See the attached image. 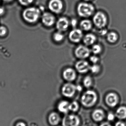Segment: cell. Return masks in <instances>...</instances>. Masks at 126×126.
<instances>
[{"label": "cell", "instance_id": "cell-1", "mask_svg": "<svg viewBox=\"0 0 126 126\" xmlns=\"http://www.w3.org/2000/svg\"><path fill=\"white\" fill-rule=\"evenodd\" d=\"M40 15V10L35 7L27 8L24 11L23 16L24 19L29 23H33L37 21Z\"/></svg>", "mask_w": 126, "mask_h": 126}, {"label": "cell", "instance_id": "cell-2", "mask_svg": "<svg viewBox=\"0 0 126 126\" xmlns=\"http://www.w3.org/2000/svg\"><path fill=\"white\" fill-rule=\"evenodd\" d=\"M97 99V95L95 92L92 90H88L82 95L81 101L84 106L90 107L95 104Z\"/></svg>", "mask_w": 126, "mask_h": 126}, {"label": "cell", "instance_id": "cell-3", "mask_svg": "<svg viewBox=\"0 0 126 126\" xmlns=\"http://www.w3.org/2000/svg\"><path fill=\"white\" fill-rule=\"evenodd\" d=\"M94 10L93 5L88 3L81 2L79 4L77 12L79 16L83 17H88L92 16Z\"/></svg>", "mask_w": 126, "mask_h": 126}, {"label": "cell", "instance_id": "cell-4", "mask_svg": "<svg viewBox=\"0 0 126 126\" xmlns=\"http://www.w3.org/2000/svg\"><path fill=\"white\" fill-rule=\"evenodd\" d=\"M91 51L87 47L84 45H79L76 48L74 51L75 56L79 60H84L90 55Z\"/></svg>", "mask_w": 126, "mask_h": 126}, {"label": "cell", "instance_id": "cell-5", "mask_svg": "<svg viewBox=\"0 0 126 126\" xmlns=\"http://www.w3.org/2000/svg\"><path fill=\"white\" fill-rule=\"evenodd\" d=\"M76 91V86L71 82L64 84L61 89V92L63 95L68 98L73 97Z\"/></svg>", "mask_w": 126, "mask_h": 126}, {"label": "cell", "instance_id": "cell-6", "mask_svg": "<svg viewBox=\"0 0 126 126\" xmlns=\"http://www.w3.org/2000/svg\"><path fill=\"white\" fill-rule=\"evenodd\" d=\"M93 20L95 26L99 29L104 27L107 23L106 17L101 12H97L94 16Z\"/></svg>", "mask_w": 126, "mask_h": 126}, {"label": "cell", "instance_id": "cell-7", "mask_svg": "<svg viewBox=\"0 0 126 126\" xmlns=\"http://www.w3.org/2000/svg\"><path fill=\"white\" fill-rule=\"evenodd\" d=\"M80 120L77 115L74 114L67 115L63 118V126H79Z\"/></svg>", "mask_w": 126, "mask_h": 126}, {"label": "cell", "instance_id": "cell-8", "mask_svg": "<svg viewBox=\"0 0 126 126\" xmlns=\"http://www.w3.org/2000/svg\"><path fill=\"white\" fill-rule=\"evenodd\" d=\"M82 30L80 29H74L70 31L68 35L69 40L74 43H79L83 38Z\"/></svg>", "mask_w": 126, "mask_h": 126}, {"label": "cell", "instance_id": "cell-9", "mask_svg": "<svg viewBox=\"0 0 126 126\" xmlns=\"http://www.w3.org/2000/svg\"><path fill=\"white\" fill-rule=\"evenodd\" d=\"M90 67L89 63L84 60H80L75 64L76 70L80 74H84L90 71Z\"/></svg>", "mask_w": 126, "mask_h": 126}, {"label": "cell", "instance_id": "cell-10", "mask_svg": "<svg viewBox=\"0 0 126 126\" xmlns=\"http://www.w3.org/2000/svg\"><path fill=\"white\" fill-rule=\"evenodd\" d=\"M48 7L51 12L58 14L63 10V2L61 0H50L48 3Z\"/></svg>", "mask_w": 126, "mask_h": 126}, {"label": "cell", "instance_id": "cell-11", "mask_svg": "<svg viewBox=\"0 0 126 126\" xmlns=\"http://www.w3.org/2000/svg\"><path fill=\"white\" fill-rule=\"evenodd\" d=\"M76 76L75 70L71 67L66 68L63 72V78L68 82H71L75 81L76 79Z\"/></svg>", "mask_w": 126, "mask_h": 126}, {"label": "cell", "instance_id": "cell-12", "mask_svg": "<svg viewBox=\"0 0 126 126\" xmlns=\"http://www.w3.org/2000/svg\"><path fill=\"white\" fill-rule=\"evenodd\" d=\"M41 21L44 26L50 27L54 24L55 17L54 15L49 13H44L41 17Z\"/></svg>", "mask_w": 126, "mask_h": 126}, {"label": "cell", "instance_id": "cell-13", "mask_svg": "<svg viewBox=\"0 0 126 126\" xmlns=\"http://www.w3.org/2000/svg\"><path fill=\"white\" fill-rule=\"evenodd\" d=\"M69 22L68 19L65 17L60 18L56 23V27L59 32H65L68 29Z\"/></svg>", "mask_w": 126, "mask_h": 126}, {"label": "cell", "instance_id": "cell-14", "mask_svg": "<svg viewBox=\"0 0 126 126\" xmlns=\"http://www.w3.org/2000/svg\"><path fill=\"white\" fill-rule=\"evenodd\" d=\"M118 101L117 96L115 93H109L106 98L107 104L111 107L115 106L117 105Z\"/></svg>", "mask_w": 126, "mask_h": 126}, {"label": "cell", "instance_id": "cell-15", "mask_svg": "<svg viewBox=\"0 0 126 126\" xmlns=\"http://www.w3.org/2000/svg\"><path fill=\"white\" fill-rule=\"evenodd\" d=\"M96 40L97 38L95 35L92 33H88L85 35L83 37V43L85 46H89L93 45Z\"/></svg>", "mask_w": 126, "mask_h": 126}, {"label": "cell", "instance_id": "cell-16", "mask_svg": "<svg viewBox=\"0 0 126 126\" xmlns=\"http://www.w3.org/2000/svg\"><path fill=\"white\" fill-rule=\"evenodd\" d=\"M60 117L57 113L55 112H52L48 117V121L52 126H55L58 124L60 121Z\"/></svg>", "mask_w": 126, "mask_h": 126}, {"label": "cell", "instance_id": "cell-17", "mask_svg": "<svg viewBox=\"0 0 126 126\" xmlns=\"http://www.w3.org/2000/svg\"><path fill=\"white\" fill-rule=\"evenodd\" d=\"M92 118L95 121L98 122L102 121L104 117V114L103 111L101 110L97 109L93 112Z\"/></svg>", "mask_w": 126, "mask_h": 126}, {"label": "cell", "instance_id": "cell-18", "mask_svg": "<svg viewBox=\"0 0 126 126\" xmlns=\"http://www.w3.org/2000/svg\"><path fill=\"white\" fill-rule=\"evenodd\" d=\"M80 27L81 30L87 32L91 29L92 27V24L90 20L85 19L81 21L80 23Z\"/></svg>", "mask_w": 126, "mask_h": 126}, {"label": "cell", "instance_id": "cell-19", "mask_svg": "<svg viewBox=\"0 0 126 126\" xmlns=\"http://www.w3.org/2000/svg\"><path fill=\"white\" fill-rule=\"evenodd\" d=\"M70 104L66 101H61L58 105V110L61 112L63 113H67L68 112L69 110V106Z\"/></svg>", "mask_w": 126, "mask_h": 126}, {"label": "cell", "instance_id": "cell-20", "mask_svg": "<svg viewBox=\"0 0 126 126\" xmlns=\"http://www.w3.org/2000/svg\"><path fill=\"white\" fill-rule=\"evenodd\" d=\"M115 115L120 119H124L126 118V107H121L117 110Z\"/></svg>", "mask_w": 126, "mask_h": 126}, {"label": "cell", "instance_id": "cell-21", "mask_svg": "<svg viewBox=\"0 0 126 126\" xmlns=\"http://www.w3.org/2000/svg\"><path fill=\"white\" fill-rule=\"evenodd\" d=\"M93 81L92 77L90 76H86L84 77L83 81V85L84 87L89 88L92 86Z\"/></svg>", "mask_w": 126, "mask_h": 126}, {"label": "cell", "instance_id": "cell-22", "mask_svg": "<svg viewBox=\"0 0 126 126\" xmlns=\"http://www.w3.org/2000/svg\"><path fill=\"white\" fill-rule=\"evenodd\" d=\"M53 38L54 41L57 43H60L63 41L64 38V35L63 32H55L53 35Z\"/></svg>", "mask_w": 126, "mask_h": 126}, {"label": "cell", "instance_id": "cell-23", "mask_svg": "<svg viewBox=\"0 0 126 126\" xmlns=\"http://www.w3.org/2000/svg\"><path fill=\"white\" fill-rule=\"evenodd\" d=\"M107 40L110 43H115L117 40V35L115 32H110L107 35Z\"/></svg>", "mask_w": 126, "mask_h": 126}, {"label": "cell", "instance_id": "cell-24", "mask_svg": "<svg viewBox=\"0 0 126 126\" xmlns=\"http://www.w3.org/2000/svg\"><path fill=\"white\" fill-rule=\"evenodd\" d=\"M91 51L94 55H97L101 51V47L99 44H94L92 47Z\"/></svg>", "mask_w": 126, "mask_h": 126}, {"label": "cell", "instance_id": "cell-25", "mask_svg": "<svg viewBox=\"0 0 126 126\" xmlns=\"http://www.w3.org/2000/svg\"><path fill=\"white\" fill-rule=\"evenodd\" d=\"M100 70V66L97 64H93L92 66H90V71L94 74L98 73Z\"/></svg>", "mask_w": 126, "mask_h": 126}, {"label": "cell", "instance_id": "cell-26", "mask_svg": "<svg viewBox=\"0 0 126 126\" xmlns=\"http://www.w3.org/2000/svg\"><path fill=\"white\" fill-rule=\"evenodd\" d=\"M79 104L76 101H74L70 104L69 106V111L73 112H76L79 109Z\"/></svg>", "mask_w": 126, "mask_h": 126}, {"label": "cell", "instance_id": "cell-27", "mask_svg": "<svg viewBox=\"0 0 126 126\" xmlns=\"http://www.w3.org/2000/svg\"><path fill=\"white\" fill-rule=\"evenodd\" d=\"M99 60L98 57H97L95 55L91 56L90 57V61L91 63L93 64H97V63Z\"/></svg>", "mask_w": 126, "mask_h": 126}, {"label": "cell", "instance_id": "cell-28", "mask_svg": "<svg viewBox=\"0 0 126 126\" xmlns=\"http://www.w3.org/2000/svg\"><path fill=\"white\" fill-rule=\"evenodd\" d=\"M18 1L22 5L27 6L32 3L34 0H18Z\"/></svg>", "mask_w": 126, "mask_h": 126}, {"label": "cell", "instance_id": "cell-29", "mask_svg": "<svg viewBox=\"0 0 126 126\" xmlns=\"http://www.w3.org/2000/svg\"><path fill=\"white\" fill-rule=\"evenodd\" d=\"M7 32V30L4 27H0V36H3L6 34Z\"/></svg>", "mask_w": 126, "mask_h": 126}, {"label": "cell", "instance_id": "cell-30", "mask_svg": "<svg viewBox=\"0 0 126 126\" xmlns=\"http://www.w3.org/2000/svg\"><path fill=\"white\" fill-rule=\"evenodd\" d=\"M107 118H108V120L109 121L113 120L114 119V115L112 113H110L108 115Z\"/></svg>", "mask_w": 126, "mask_h": 126}, {"label": "cell", "instance_id": "cell-31", "mask_svg": "<svg viewBox=\"0 0 126 126\" xmlns=\"http://www.w3.org/2000/svg\"><path fill=\"white\" fill-rule=\"evenodd\" d=\"M71 23L72 26L74 27L76 26L77 24V21L75 19H73L71 21Z\"/></svg>", "mask_w": 126, "mask_h": 126}, {"label": "cell", "instance_id": "cell-32", "mask_svg": "<svg viewBox=\"0 0 126 126\" xmlns=\"http://www.w3.org/2000/svg\"><path fill=\"white\" fill-rule=\"evenodd\" d=\"M107 32V31L106 30H103L100 32V33L101 35H106Z\"/></svg>", "mask_w": 126, "mask_h": 126}, {"label": "cell", "instance_id": "cell-33", "mask_svg": "<svg viewBox=\"0 0 126 126\" xmlns=\"http://www.w3.org/2000/svg\"><path fill=\"white\" fill-rule=\"evenodd\" d=\"M115 126H125V124H124V123H122L121 122H118L117 123L115 124Z\"/></svg>", "mask_w": 126, "mask_h": 126}, {"label": "cell", "instance_id": "cell-34", "mask_svg": "<svg viewBox=\"0 0 126 126\" xmlns=\"http://www.w3.org/2000/svg\"><path fill=\"white\" fill-rule=\"evenodd\" d=\"M16 126H26V124L23 122L18 123Z\"/></svg>", "mask_w": 126, "mask_h": 126}, {"label": "cell", "instance_id": "cell-35", "mask_svg": "<svg viewBox=\"0 0 126 126\" xmlns=\"http://www.w3.org/2000/svg\"><path fill=\"white\" fill-rule=\"evenodd\" d=\"M100 126H111L110 124L107 123H103Z\"/></svg>", "mask_w": 126, "mask_h": 126}, {"label": "cell", "instance_id": "cell-36", "mask_svg": "<svg viewBox=\"0 0 126 126\" xmlns=\"http://www.w3.org/2000/svg\"><path fill=\"white\" fill-rule=\"evenodd\" d=\"M76 89H77V91L80 92L82 90V87L80 86H76Z\"/></svg>", "mask_w": 126, "mask_h": 126}, {"label": "cell", "instance_id": "cell-37", "mask_svg": "<svg viewBox=\"0 0 126 126\" xmlns=\"http://www.w3.org/2000/svg\"><path fill=\"white\" fill-rule=\"evenodd\" d=\"M4 13V9L1 7H0V15H2Z\"/></svg>", "mask_w": 126, "mask_h": 126}, {"label": "cell", "instance_id": "cell-38", "mask_svg": "<svg viewBox=\"0 0 126 126\" xmlns=\"http://www.w3.org/2000/svg\"><path fill=\"white\" fill-rule=\"evenodd\" d=\"M4 1H7V2H9V1H11L12 0H3Z\"/></svg>", "mask_w": 126, "mask_h": 126}, {"label": "cell", "instance_id": "cell-39", "mask_svg": "<svg viewBox=\"0 0 126 126\" xmlns=\"http://www.w3.org/2000/svg\"><path fill=\"white\" fill-rule=\"evenodd\" d=\"M85 1H89L91 0H84Z\"/></svg>", "mask_w": 126, "mask_h": 126}]
</instances>
